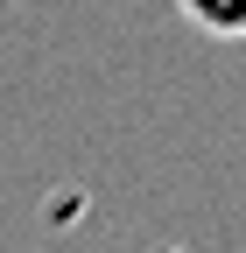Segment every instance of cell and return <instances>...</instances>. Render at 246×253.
Instances as JSON below:
<instances>
[{
  "instance_id": "cell-1",
  "label": "cell",
  "mask_w": 246,
  "mask_h": 253,
  "mask_svg": "<svg viewBox=\"0 0 246 253\" xmlns=\"http://www.w3.org/2000/svg\"><path fill=\"white\" fill-rule=\"evenodd\" d=\"M183 21L204 28V36H218V42H246V0H176Z\"/></svg>"
}]
</instances>
